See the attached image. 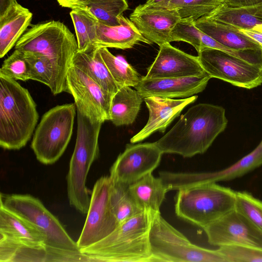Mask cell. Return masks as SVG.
Listing matches in <instances>:
<instances>
[{
  "instance_id": "cell-9",
  "label": "cell",
  "mask_w": 262,
  "mask_h": 262,
  "mask_svg": "<svg viewBox=\"0 0 262 262\" xmlns=\"http://www.w3.org/2000/svg\"><path fill=\"white\" fill-rule=\"evenodd\" d=\"M76 108L75 103L64 104L43 114L31 144L40 162L52 164L62 155L72 137Z\"/></svg>"
},
{
  "instance_id": "cell-11",
  "label": "cell",
  "mask_w": 262,
  "mask_h": 262,
  "mask_svg": "<svg viewBox=\"0 0 262 262\" xmlns=\"http://www.w3.org/2000/svg\"><path fill=\"white\" fill-rule=\"evenodd\" d=\"M112 184L110 176H103L94 184L85 223L77 242L80 249L102 239L118 226L110 204Z\"/></svg>"
},
{
  "instance_id": "cell-36",
  "label": "cell",
  "mask_w": 262,
  "mask_h": 262,
  "mask_svg": "<svg viewBox=\"0 0 262 262\" xmlns=\"http://www.w3.org/2000/svg\"><path fill=\"white\" fill-rule=\"evenodd\" d=\"M0 76L23 81L30 80V68L24 53L15 49L4 61Z\"/></svg>"
},
{
  "instance_id": "cell-22",
  "label": "cell",
  "mask_w": 262,
  "mask_h": 262,
  "mask_svg": "<svg viewBox=\"0 0 262 262\" xmlns=\"http://www.w3.org/2000/svg\"><path fill=\"white\" fill-rule=\"evenodd\" d=\"M195 26L219 43L236 51L256 50L262 47L256 41L230 25L202 17Z\"/></svg>"
},
{
  "instance_id": "cell-5",
  "label": "cell",
  "mask_w": 262,
  "mask_h": 262,
  "mask_svg": "<svg viewBox=\"0 0 262 262\" xmlns=\"http://www.w3.org/2000/svg\"><path fill=\"white\" fill-rule=\"evenodd\" d=\"M39 118L29 91L16 80L0 76V145L17 150L32 137Z\"/></svg>"
},
{
  "instance_id": "cell-1",
  "label": "cell",
  "mask_w": 262,
  "mask_h": 262,
  "mask_svg": "<svg viewBox=\"0 0 262 262\" xmlns=\"http://www.w3.org/2000/svg\"><path fill=\"white\" fill-rule=\"evenodd\" d=\"M227 123L224 107L199 103L182 115L175 125L155 143L163 154L191 157L204 153Z\"/></svg>"
},
{
  "instance_id": "cell-25",
  "label": "cell",
  "mask_w": 262,
  "mask_h": 262,
  "mask_svg": "<svg viewBox=\"0 0 262 262\" xmlns=\"http://www.w3.org/2000/svg\"><path fill=\"white\" fill-rule=\"evenodd\" d=\"M205 17L237 29L262 33V5L238 7L224 3Z\"/></svg>"
},
{
  "instance_id": "cell-41",
  "label": "cell",
  "mask_w": 262,
  "mask_h": 262,
  "mask_svg": "<svg viewBox=\"0 0 262 262\" xmlns=\"http://www.w3.org/2000/svg\"><path fill=\"white\" fill-rule=\"evenodd\" d=\"M253 40L257 42L262 47V33L251 30L238 29Z\"/></svg>"
},
{
  "instance_id": "cell-16",
  "label": "cell",
  "mask_w": 262,
  "mask_h": 262,
  "mask_svg": "<svg viewBox=\"0 0 262 262\" xmlns=\"http://www.w3.org/2000/svg\"><path fill=\"white\" fill-rule=\"evenodd\" d=\"M129 19L149 44L160 46L170 42L171 31L181 17L175 9H145L138 6L130 14Z\"/></svg>"
},
{
  "instance_id": "cell-33",
  "label": "cell",
  "mask_w": 262,
  "mask_h": 262,
  "mask_svg": "<svg viewBox=\"0 0 262 262\" xmlns=\"http://www.w3.org/2000/svg\"><path fill=\"white\" fill-rule=\"evenodd\" d=\"M23 53L29 66L30 80L46 85L54 95H56L55 75L50 61L38 54Z\"/></svg>"
},
{
  "instance_id": "cell-3",
  "label": "cell",
  "mask_w": 262,
  "mask_h": 262,
  "mask_svg": "<svg viewBox=\"0 0 262 262\" xmlns=\"http://www.w3.org/2000/svg\"><path fill=\"white\" fill-rule=\"evenodd\" d=\"M0 205L33 224L42 233L49 262H91L38 199L30 194L1 193Z\"/></svg>"
},
{
  "instance_id": "cell-39",
  "label": "cell",
  "mask_w": 262,
  "mask_h": 262,
  "mask_svg": "<svg viewBox=\"0 0 262 262\" xmlns=\"http://www.w3.org/2000/svg\"><path fill=\"white\" fill-rule=\"evenodd\" d=\"M225 3L231 7H247L262 5V0H225Z\"/></svg>"
},
{
  "instance_id": "cell-28",
  "label": "cell",
  "mask_w": 262,
  "mask_h": 262,
  "mask_svg": "<svg viewBox=\"0 0 262 262\" xmlns=\"http://www.w3.org/2000/svg\"><path fill=\"white\" fill-rule=\"evenodd\" d=\"M129 186L112 181L110 204L118 225L144 210L136 202L130 192Z\"/></svg>"
},
{
  "instance_id": "cell-32",
  "label": "cell",
  "mask_w": 262,
  "mask_h": 262,
  "mask_svg": "<svg viewBox=\"0 0 262 262\" xmlns=\"http://www.w3.org/2000/svg\"><path fill=\"white\" fill-rule=\"evenodd\" d=\"M225 0H171L163 8L176 9L181 19L197 20L211 13Z\"/></svg>"
},
{
  "instance_id": "cell-8",
  "label": "cell",
  "mask_w": 262,
  "mask_h": 262,
  "mask_svg": "<svg viewBox=\"0 0 262 262\" xmlns=\"http://www.w3.org/2000/svg\"><path fill=\"white\" fill-rule=\"evenodd\" d=\"M149 242L152 262H226L219 249L192 244L157 212L152 222Z\"/></svg>"
},
{
  "instance_id": "cell-12",
  "label": "cell",
  "mask_w": 262,
  "mask_h": 262,
  "mask_svg": "<svg viewBox=\"0 0 262 262\" xmlns=\"http://www.w3.org/2000/svg\"><path fill=\"white\" fill-rule=\"evenodd\" d=\"M67 84V92L73 97L77 111L93 121L110 120L112 97L88 74L72 64Z\"/></svg>"
},
{
  "instance_id": "cell-26",
  "label": "cell",
  "mask_w": 262,
  "mask_h": 262,
  "mask_svg": "<svg viewBox=\"0 0 262 262\" xmlns=\"http://www.w3.org/2000/svg\"><path fill=\"white\" fill-rule=\"evenodd\" d=\"M131 194L142 209L160 211V206L169 188L162 179L152 173L129 185Z\"/></svg>"
},
{
  "instance_id": "cell-13",
  "label": "cell",
  "mask_w": 262,
  "mask_h": 262,
  "mask_svg": "<svg viewBox=\"0 0 262 262\" xmlns=\"http://www.w3.org/2000/svg\"><path fill=\"white\" fill-rule=\"evenodd\" d=\"M163 152L155 142L128 144L110 169L112 181L130 185L158 166Z\"/></svg>"
},
{
  "instance_id": "cell-23",
  "label": "cell",
  "mask_w": 262,
  "mask_h": 262,
  "mask_svg": "<svg viewBox=\"0 0 262 262\" xmlns=\"http://www.w3.org/2000/svg\"><path fill=\"white\" fill-rule=\"evenodd\" d=\"M72 64L88 74L112 97L120 88L105 64L97 46L92 45L84 50H77Z\"/></svg>"
},
{
  "instance_id": "cell-21",
  "label": "cell",
  "mask_w": 262,
  "mask_h": 262,
  "mask_svg": "<svg viewBox=\"0 0 262 262\" xmlns=\"http://www.w3.org/2000/svg\"><path fill=\"white\" fill-rule=\"evenodd\" d=\"M262 165V140L251 152L228 167L220 171L199 173H185L187 186L202 183L230 181L240 177Z\"/></svg>"
},
{
  "instance_id": "cell-30",
  "label": "cell",
  "mask_w": 262,
  "mask_h": 262,
  "mask_svg": "<svg viewBox=\"0 0 262 262\" xmlns=\"http://www.w3.org/2000/svg\"><path fill=\"white\" fill-rule=\"evenodd\" d=\"M101 56L115 82L122 86L135 87L141 77L137 71L124 59L112 54L105 47H99Z\"/></svg>"
},
{
  "instance_id": "cell-14",
  "label": "cell",
  "mask_w": 262,
  "mask_h": 262,
  "mask_svg": "<svg viewBox=\"0 0 262 262\" xmlns=\"http://www.w3.org/2000/svg\"><path fill=\"white\" fill-rule=\"evenodd\" d=\"M203 229L212 245H245L262 249V231L235 209Z\"/></svg>"
},
{
  "instance_id": "cell-27",
  "label": "cell",
  "mask_w": 262,
  "mask_h": 262,
  "mask_svg": "<svg viewBox=\"0 0 262 262\" xmlns=\"http://www.w3.org/2000/svg\"><path fill=\"white\" fill-rule=\"evenodd\" d=\"M143 98L136 90L124 86L112 97L110 120L116 126L133 123L140 111Z\"/></svg>"
},
{
  "instance_id": "cell-34",
  "label": "cell",
  "mask_w": 262,
  "mask_h": 262,
  "mask_svg": "<svg viewBox=\"0 0 262 262\" xmlns=\"http://www.w3.org/2000/svg\"><path fill=\"white\" fill-rule=\"evenodd\" d=\"M194 20L181 19L172 28L170 42L184 41L192 46L199 53L203 49V40L205 33L194 25Z\"/></svg>"
},
{
  "instance_id": "cell-29",
  "label": "cell",
  "mask_w": 262,
  "mask_h": 262,
  "mask_svg": "<svg viewBox=\"0 0 262 262\" xmlns=\"http://www.w3.org/2000/svg\"><path fill=\"white\" fill-rule=\"evenodd\" d=\"M70 16L75 28L78 50L94 45L98 20L85 8L72 10Z\"/></svg>"
},
{
  "instance_id": "cell-7",
  "label": "cell",
  "mask_w": 262,
  "mask_h": 262,
  "mask_svg": "<svg viewBox=\"0 0 262 262\" xmlns=\"http://www.w3.org/2000/svg\"><path fill=\"white\" fill-rule=\"evenodd\" d=\"M236 191L214 182L193 184L178 189V216L202 229L235 208Z\"/></svg>"
},
{
  "instance_id": "cell-37",
  "label": "cell",
  "mask_w": 262,
  "mask_h": 262,
  "mask_svg": "<svg viewBox=\"0 0 262 262\" xmlns=\"http://www.w3.org/2000/svg\"><path fill=\"white\" fill-rule=\"evenodd\" d=\"M226 262H262V249L230 245L219 247Z\"/></svg>"
},
{
  "instance_id": "cell-19",
  "label": "cell",
  "mask_w": 262,
  "mask_h": 262,
  "mask_svg": "<svg viewBox=\"0 0 262 262\" xmlns=\"http://www.w3.org/2000/svg\"><path fill=\"white\" fill-rule=\"evenodd\" d=\"M0 243L15 248L47 250L42 233L33 224L1 205Z\"/></svg>"
},
{
  "instance_id": "cell-42",
  "label": "cell",
  "mask_w": 262,
  "mask_h": 262,
  "mask_svg": "<svg viewBox=\"0 0 262 262\" xmlns=\"http://www.w3.org/2000/svg\"><path fill=\"white\" fill-rule=\"evenodd\" d=\"M17 3H18L16 0H0V16L5 14Z\"/></svg>"
},
{
  "instance_id": "cell-31",
  "label": "cell",
  "mask_w": 262,
  "mask_h": 262,
  "mask_svg": "<svg viewBox=\"0 0 262 262\" xmlns=\"http://www.w3.org/2000/svg\"><path fill=\"white\" fill-rule=\"evenodd\" d=\"M128 8L126 0H88L85 9L99 22L110 26L119 25L122 13Z\"/></svg>"
},
{
  "instance_id": "cell-24",
  "label": "cell",
  "mask_w": 262,
  "mask_h": 262,
  "mask_svg": "<svg viewBox=\"0 0 262 262\" xmlns=\"http://www.w3.org/2000/svg\"><path fill=\"white\" fill-rule=\"evenodd\" d=\"M32 13L17 3L0 16V57L15 46L31 24Z\"/></svg>"
},
{
  "instance_id": "cell-2",
  "label": "cell",
  "mask_w": 262,
  "mask_h": 262,
  "mask_svg": "<svg viewBox=\"0 0 262 262\" xmlns=\"http://www.w3.org/2000/svg\"><path fill=\"white\" fill-rule=\"evenodd\" d=\"M157 212L144 209L81 252L92 262H152L149 233Z\"/></svg>"
},
{
  "instance_id": "cell-10",
  "label": "cell",
  "mask_w": 262,
  "mask_h": 262,
  "mask_svg": "<svg viewBox=\"0 0 262 262\" xmlns=\"http://www.w3.org/2000/svg\"><path fill=\"white\" fill-rule=\"evenodd\" d=\"M200 63L211 78L251 89L262 83V67L220 50L205 48L198 53Z\"/></svg>"
},
{
  "instance_id": "cell-4",
  "label": "cell",
  "mask_w": 262,
  "mask_h": 262,
  "mask_svg": "<svg viewBox=\"0 0 262 262\" xmlns=\"http://www.w3.org/2000/svg\"><path fill=\"white\" fill-rule=\"evenodd\" d=\"M15 49L47 58L54 71L56 95L67 92V74L78 50V43L64 24L52 20L32 26L17 41Z\"/></svg>"
},
{
  "instance_id": "cell-35",
  "label": "cell",
  "mask_w": 262,
  "mask_h": 262,
  "mask_svg": "<svg viewBox=\"0 0 262 262\" xmlns=\"http://www.w3.org/2000/svg\"><path fill=\"white\" fill-rule=\"evenodd\" d=\"M262 231V201L245 191H236L235 208Z\"/></svg>"
},
{
  "instance_id": "cell-40",
  "label": "cell",
  "mask_w": 262,
  "mask_h": 262,
  "mask_svg": "<svg viewBox=\"0 0 262 262\" xmlns=\"http://www.w3.org/2000/svg\"><path fill=\"white\" fill-rule=\"evenodd\" d=\"M171 0H148L139 6L145 9L163 8Z\"/></svg>"
},
{
  "instance_id": "cell-18",
  "label": "cell",
  "mask_w": 262,
  "mask_h": 262,
  "mask_svg": "<svg viewBox=\"0 0 262 262\" xmlns=\"http://www.w3.org/2000/svg\"><path fill=\"white\" fill-rule=\"evenodd\" d=\"M210 78L208 74L200 76L155 79L141 77L135 88L143 99L150 96L185 98L204 91Z\"/></svg>"
},
{
  "instance_id": "cell-20",
  "label": "cell",
  "mask_w": 262,
  "mask_h": 262,
  "mask_svg": "<svg viewBox=\"0 0 262 262\" xmlns=\"http://www.w3.org/2000/svg\"><path fill=\"white\" fill-rule=\"evenodd\" d=\"M139 42L149 44L132 21L123 15L118 25H107L98 21L95 46L124 50L133 48Z\"/></svg>"
},
{
  "instance_id": "cell-38",
  "label": "cell",
  "mask_w": 262,
  "mask_h": 262,
  "mask_svg": "<svg viewBox=\"0 0 262 262\" xmlns=\"http://www.w3.org/2000/svg\"><path fill=\"white\" fill-rule=\"evenodd\" d=\"M62 7L72 10L79 8H85L88 0H57Z\"/></svg>"
},
{
  "instance_id": "cell-17",
  "label": "cell",
  "mask_w": 262,
  "mask_h": 262,
  "mask_svg": "<svg viewBox=\"0 0 262 262\" xmlns=\"http://www.w3.org/2000/svg\"><path fill=\"white\" fill-rule=\"evenodd\" d=\"M198 98L194 95L181 99L150 96L144 98L149 111V118L144 127L130 140L131 143L141 142L156 132L164 133L166 128L188 105Z\"/></svg>"
},
{
  "instance_id": "cell-6",
  "label": "cell",
  "mask_w": 262,
  "mask_h": 262,
  "mask_svg": "<svg viewBox=\"0 0 262 262\" xmlns=\"http://www.w3.org/2000/svg\"><path fill=\"white\" fill-rule=\"evenodd\" d=\"M77 112V136L67 176V193L71 206L86 214L91 201L86 179L92 164L99 156L98 139L103 122Z\"/></svg>"
},
{
  "instance_id": "cell-15",
  "label": "cell",
  "mask_w": 262,
  "mask_h": 262,
  "mask_svg": "<svg viewBox=\"0 0 262 262\" xmlns=\"http://www.w3.org/2000/svg\"><path fill=\"white\" fill-rule=\"evenodd\" d=\"M158 53L148 68L145 79L200 76L207 73L198 56L188 54L166 43L159 46Z\"/></svg>"
}]
</instances>
